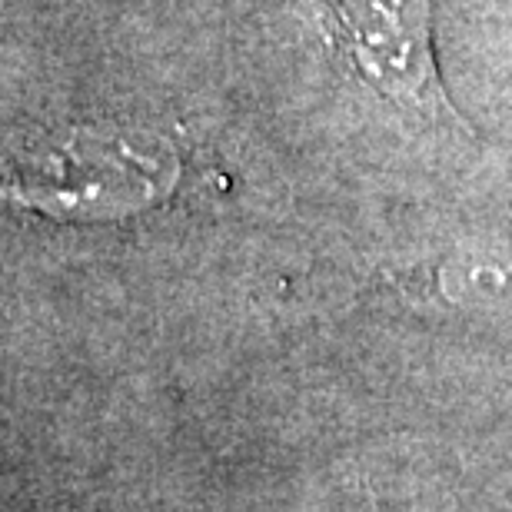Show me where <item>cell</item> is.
Returning a JSON list of instances; mask_svg holds the SVG:
<instances>
[{
  "label": "cell",
  "mask_w": 512,
  "mask_h": 512,
  "mask_svg": "<svg viewBox=\"0 0 512 512\" xmlns=\"http://www.w3.org/2000/svg\"><path fill=\"white\" fill-rule=\"evenodd\" d=\"M326 37L403 110H449L433 47V0H320Z\"/></svg>",
  "instance_id": "6da1fadb"
}]
</instances>
